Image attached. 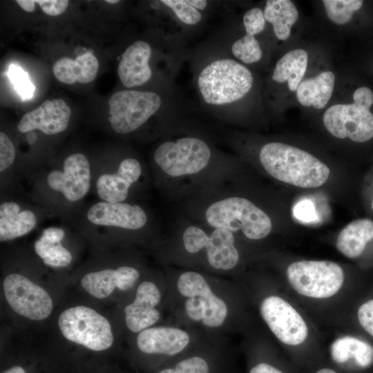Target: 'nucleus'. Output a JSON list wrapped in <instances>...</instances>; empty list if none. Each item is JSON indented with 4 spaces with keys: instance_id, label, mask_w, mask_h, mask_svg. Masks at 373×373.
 Returning a JSON list of instances; mask_svg holds the SVG:
<instances>
[{
    "instance_id": "nucleus-1",
    "label": "nucleus",
    "mask_w": 373,
    "mask_h": 373,
    "mask_svg": "<svg viewBox=\"0 0 373 373\" xmlns=\"http://www.w3.org/2000/svg\"><path fill=\"white\" fill-rule=\"evenodd\" d=\"M259 160L271 177L300 188L319 187L327 182L330 175L329 168L316 157L282 142L264 144L260 151Z\"/></svg>"
},
{
    "instance_id": "nucleus-2",
    "label": "nucleus",
    "mask_w": 373,
    "mask_h": 373,
    "mask_svg": "<svg viewBox=\"0 0 373 373\" xmlns=\"http://www.w3.org/2000/svg\"><path fill=\"white\" fill-rule=\"evenodd\" d=\"M251 71L231 59H218L200 72L198 86L204 101L211 105H223L240 99L251 89Z\"/></svg>"
},
{
    "instance_id": "nucleus-3",
    "label": "nucleus",
    "mask_w": 373,
    "mask_h": 373,
    "mask_svg": "<svg viewBox=\"0 0 373 373\" xmlns=\"http://www.w3.org/2000/svg\"><path fill=\"white\" fill-rule=\"evenodd\" d=\"M205 218L215 229L236 232L241 231L251 240H260L269 234L272 222L269 216L250 200L229 197L212 203Z\"/></svg>"
},
{
    "instance_id": "nucleus-4",
    "label": "nucleus",
    "mask_w": 373,
    "mask_h": 373,
    "mask_svg": "<svg viewBox=\"0 0 373 373\" xmlns=\"http://www.w3.org/2000/svg\"><path fill=\"white\" fill-rule=\"evenodd\" d=\"M58 327L65 338L94 352L108 350L113 343L108 321L88 307L65 309L58 318Z\"/></svg>"
},
{
    "instance_id": "nucleus-5",
    "label": "nucleus",
    "mask_w": 373,
    "mask_h": 373,
    "mask_svg": "<svg viewBox=\"0 0 373 373\" xmlns=\"http://www.w3.org/2000/svg\"><path fill=\"white\" fill-rule=\"evenodd\" d=\"M287 277L298 294L314 298H326L342 287L344 274L341 267L328 260H300L291 263Z\"/></svg>"
},
{
    "instance_id": "nucleus-6",
    "label": "nucleus",
    "mask_w": 373,
    "mask_h": 373,
    "mask_svg": "<svg viewBox=\"0 0 373 373\" xmlns=\"http://www.w3.org/2000/svg\"><path fill=\"white\" fill-rule=\"evenodd\" d=\"M153 157L164 173L181 177L202 171L209 164L211 150L203 140L186 137L162 143Z\"/></svg>"
},
{
    "instance_id": "nucleus-7",
    "label": "nucleus",
    "mask_w": 373,
    "mask_h": 373,
    "mask_svg": "<svg viewBox=\"0 0 373 373\" xmlns=\"http://www.w3.org/2000/svg\"><path fill=\"white\" fill-rule=\"evenodd\" d=\"M160 105V96L153 92L118 91L108 100V121L115 132L128 133L143 125Z\"/></svg>"
},
{
    "instance_id": "nucleus-8",
    "label": "nucleus",
    "mask_w": 373,
    "mask_h": 373,
    "mask_svg": "<svg viewBox=\"0 0 373 373\" xmlns=\"http://www.w3.org/2000/svg\"><path fill=\"white\" fill-rule=\"evenodd\" d=\"M3 287L7 303L19 315L41 321L51 314L53 304L49 294L26 276L8 274L3 280Z\"/></svg>"
},
{
    "instance_id": "nucleus-9",
    "label": "nucleus",
    "mask_w": 373,
    "mask_h": 373,
    "mask_svg": "<svg viewBox=\"0 0 373 373\" xmlns=\"http://www.w3.org/2000/svg\"><path fill=\"white\" fill-rule=\"evenodd\" d=\"M370 108L355 102L332 105L323 114L324 126L336 138L367 142L373 137V114Z\"/></svg>"
},
{
    "instance_id": "nucleus-10",
    "label": "nucleus",
    "mask_w": 373,
    "mask_h": 373,
    "mask_svg": "<svg viewBox=\"0 0 373 373\" xmlns=\"http://www.w3.org/2000/svg\"><path fill=\"white\" fill-rule=\"evenodd\" d=\"M185 249L196 253L205 248L209 263L215 269L228 270L239 260V253L234 245L233 233L222 229H215L210 236L202 229L189 226L183 233Z\"/></svg>"
},
{
    "instance_id": "nucleus-11",
    "label": "nucleus",
    "mask_w": 373,
    "mask_h": 373,
    "mask_svg": "<svg viewBox=\"0 0 373 373\" xmlns=\"http://www.w3.org/2000/svg\"><path fill=\"white\" fill-rule=\"evenodd\" d=\"M260 313L274 334L283 343L298 345L308 334L306 323L299 313L280 297L271 296L260 305Z\"/></svg>"
},
{
    "instance_id": "nucleus-12",
    "label": "nucleus",
    "mask_w": 373,
    "mask_h": 373,
    "mask_svg": "<svg viewBox=\"0 0 373 373\" xmlns=\"http://www.w3.org/2000/svg\"><path fill=\"white\" fill-rule=\"evenodd\" d=\"M49 187L70 202L82 199L90 186V166L87 157L77 153L68 156L63 171L53 170L47 176Z\"/></svg>"
},
{
    "instance_id": "nucleus-13",
    "label": "nucleus",
    "mask_w": 373,
    "mask_h": 373,
    "mask_svg": "<svg viewBox=\"0 0 373 373\" xmlns=\"http://www.w3.org/2000/svg\"><path fill=\"white\" fill-rule=\"evenodd\" d=\"M70 114L71 110L64 100L47 99L39 107L25 113L17 128L23 133L39 129L46 135L57 134L68 127Z\"/></svg>"
},
{
    "instance_id": "nucleus-14",
    "label": "nucleus",
    "mask_w": 373,
    "mask_h": 373,
    "mask_svg": "<svg viewBox=\"0 0 373 373\" xmlns=\"http://www.w3.org/2000/svg\"><path fill=\"white\" fill-rule=\"evenodd\" d=\"M86 216L96 225L131 230L142 228L147 222V216L141 207L123 202H97L89 208Z\"/></svg>"
},
{
    "instance_id": "nucleus-15",
    "label": "nucleus",
    "mask_w": 373,
    "mask_h": 373,
    "mask_svg": "<svg viewBox=\"0 0 373 373\" xmlns=\"http://www.w3.org/2000/svg\"><path fill=\"white\" fill-rule=\"evenodd\" d=\"M185 302L188 316L193 321H202L211 327H218L224 322L227 307L225 303L211 291L204 278L201 279L189 291Z\"/></svg>"
},
{
    "instance_id": "nucleus-16",
    "label": "nucleus",
    "mask_w": 373,
    "mask_h": 373,
    "mask_svg": "<svg viewBox=\"0 0 373 373\" xmlns=\"http://www.w3.org/2000/svg\"><path fill=\"white\" fill-rule=\"evenodd\" d=\"M160 298V290L154 283H142L137 287L134 301L124 308L127 327L136 333L155 324L160 318V313L155 307Z\"/></svg>"
},
{
    "instance_id": "nucleus-17",
    "label": "nucleus",
    "mask_w": 373,
    "mask_h": 373,
    "mask_svg": "<svg viewBox=\"0 0 373 373\" xmlns=\"http://www.w3.org/2000/svg\"><path fill=\"white\" fill-rule=\"evenodd\" d=\"M140 276L138 271L128 266L107 269L86 274L81 279L82 287L92 296L104 298L115 289L126 291L133 287Z\"/></svg>"
},
{
    "instance_id": "nucleus-18",
    "label": "nucleus",
    "mask_w": 373,
    "mask_h": 373,
    "mask_svg": "<svg viewBox=\"0 0 373 373\" xmlns=\"http://www.w3.org/2000/svg\"><path fill=\"white\" fill-rule=\"evenodd\" d=\"M141 165L135 158L123 160L115 173L101 175L96 182L98 195L104 202H122L126 200L131 184L137 181Z\"/></svg>"
},
{
    "instance_id": "nucleus-19",
    "label": "nucleus",
    "mask_w": 373,
    "mask_h": 373,
    "mask_svg": "<svg viewBox=\"0 0 373 373\" xmlns=\"http://www.w3.org/2000/svg\"><path fill=\"white\" fill-rule=\"evenodd\" d=\"M151 55L150 45L144 41H137L130 45L122 55L118 64V75L126 87L141 86L151 77L149 65Z\"/></svg>"
},
{
    "instance_id": "nucleus-20",
    "label": "nucleus",
    "mask_w": 373,
    "mask_h": 373,
    "mask_svg": "<svg viewBox=\"0 0 373 373\" xmlns=\"http://www.w3.org/2000/svg\"><path fill=\"white\" fill-rule=\"evenodd\" d=\"M189 336L184 331L170 327H149L137 337L139 350L146 354L175 355L184 349Z\"/></svg>"
},
{
    "instance_id": "nucleus-21",
    "label": "nucleus",
    "mask_w": 373,
    "mask_h": 373,
    "mask_svg": "<svg viewBox=\"0 0 373 373\" xmlns=\"http://www.w3.org/2000/svg\"><path fill=\"white\" fill-rule=\"evenodd\" d=\"M99 68L97 57L90 52L79 55L75 59L62 57L52 67L55 77L61 82L73 84L75 82L88 84L96 77Z\"/></svg>"
},
{
    "instance_id": "nucleus-22",
    "label": "nucleus",
    "mask_w": 373,
    "mask_h": 373,
    "mask_svg": "<svg viewBox=\"0 0 373 373\" xmlns=\"http://www.w3.org/2000/svg\"><path fill=\"white\" fill-rule=\"evenodd\" d=\"M335 86V75L323 71L314 77L303 80L296 90V99L303 106L322 109L329 102Z\"/></svg>"
},
{
    "instance_id": "nucleus-23",
    "label": "nucleus",
    "mask_w": 373,
    "mask_h": 373,
    "mask_svg": "<svg viewBox=\"0 0 373 373\" xmlns=\"http://www.w3.org/2000/svg\"><path fill=\"white\" fill-rule=\"evenodd\" d=\"M37 218L30 210L21 211L15 202L0 205V240H11L29 233L35 226Z\"/></svg>"
},
{
    "instance_id": "nucleus-24",
    "label": "nucleus",
    "mask_w": 373,
    "mask_h": 373,
    "mask_svg": "<svg viewBox=\"0 0 373 373\" xmlns=\"http://www.w3.org/2000/svg\"><path fill=\"white\" fill-rule=\"evenodd\" d=\"M373 239V221L357 219L345 226L338 233L336 247L345 256L354 258L359 256L366 245Z\"/></svg>"
},
{
    "instance_id": "nucleus-25",
    "label": "nucleus",
    "mask_w": 373,
    "mask_h": 373,
    "mask_svg": "<svg viewBox=\"0 0 373 373\" xmlns=\"http://www.w3.org/2000/svg\"><path fill=\"white\" fill-rule=\"evenodd\" d=\"M308 54L306 50L297 48L290 50L280 57L276 64L272 79L277 83L287 82L290 91H296L306 73Z\"/></svg>"
},
{
    "instance_id": "nucleus-26",
    "label": "nucleus",
    "mask_w": 373,
    "mask_h": 373,
    "mask_svg": "<svg viewBox=\"0 0 373 373\" xmlns=\"http://www.w3.org/2000/svg\"><path fill=\"white\" fill-rule=\"evenodd\" d=\"M265 20L272 24L278 40L285 41L291 35V27L298 19V11L290 0H268L263 10Z\"/></svg>"
},
{
    "instance_id": "nucleus-27",
    "label": "nucleus",
    "mask_w": 373,
    "mask_h": 373,
    "mask_svg": "<svg viewBox=\"0 0 373 373\" xmlns=\"http://www.w3.org/2000/svg\"><path fill=\"white\" fill-rule=\"evenodd\" d=\"M332 359L338 363L354 358L361 367H368L373 363V347L356 337L345 336L335 340L330 347Z\"/></svg>"
},
{
    "instance_id": "nucleus-28",
    "label": "nucleus",
    "mask_w": 373,
    "mask_h": 373,
    "mask_svg": "<svg viewBox=\"0 0 373 373\" xmlns=\"http://www.w3.org/2000/svg\"><path fill=\"white\" fill-rule=\"evenodd\" d=\"M34 249L44 262L50 267H64L72 261L71 253L61 242L50 240L41 236L35 242Z\"/></svg>"
},
{
    "instance_id": "nucleus-29",
    "label": "nucleus",
    "mask_w": 373,
    "mask_h": 373,
    "mask_svg": "<svg viewBox=\"0 0 373 373\" xmlns=\"http://www.w3.org/2000/svg\"><path fill=\"white\" fill-rule=\"evenodd\" d=\"M323 4L328 19L337 25L349 23L354 13L363 6L361 0H323Z\"/></svg>"
},
{
    "instance_id": "nucleus-30",
    "label": "nucleus",
    "mask_w": 373,
    "mask_h": 373,
    "mask_svg": "<svg viewBox=\"0 0 373 373\" xmlns=\"http://www.w3.org/2000/svg\"><path fill=\"white\" fill-rule=\"evenodd\" d=\"M233 55L245 64L258 62L262 57V49L255 36L246 34L231 46Z\"/></svg>"
},
{
    "instance_id": "nucleus-31",
    "label": "nucleus",
    "mask_w": 373,
    "mask_h": 373,
    "mask_svg": "<svg viewBox=\"0 0 373 373\" xmlns=\"http://www.w3.org/2000/svg\"><path fill=\"white\" fill-rule=\"evenodd\" d=\"M8 75L22 99H30L33 96L35 86L30 82L28 73L21 67L11 64L9 66Z\"/></svg>"
},
{
    "instance_id": "nucleus-32",
    "label": "nucleus",
    "mask_w": 373,
    "mask_h": 373,
    "mask_svg": "<svg viewBox=\"0 0 373 373\" xmlns=\"http://www.w3.org/2000/svg\"><path fill=\"white\" fill-rule=\"evenodd\" d=\"M170 8L183 23L188 25L198 23L202 19L200 12L187 3L186 0H162Z\"/></svg>"
},
{
    "instance_id": "nucleus-33",
    "label": "nucleus",
    "mask_w": 373,
    "mask_h": 373,
    "mask_svg": "<svg viewBox=\"0 0 373 373\" xmlns=\"http://www.w3.org/2000/svg\"><path fill=\"white\" fill-rule=\"evenodd\" d=\"M158 373H209V366L204 358L193 356L181 361L173 368H166Z\"/></svg>"
},
{
    "instance_id": "nucleus-34",
    "label": "nucleus",
    "mask_w": 373,
    "mask_h": 373,
    "mask_svg": "<svg viewBox=\"0 0 373 373\" xmlns=\"http://www.w3.org/2000/svg\"><path fill=\"white\" fill-rule=\"evenodd\" d=\"M247 34L256 35L263 31L265 27V18L263 11L259 8L247 10L242 18Z\"/></svg>"
},
{
    "instance_id": "nucleus-35",
    "label": "nucleus",
    "mask_w": 373,
    "mask_h": 373,
    "mask_svg": "<svg viewBox=\"0 0 373 373\" xmlns=\"http://www.w3.org/2000/svg\"><path fill=\"white\" fill-rule=\"evenodd\" d=\"M15 159V149L10 139L2 131L0 133V171L9 168Z\"/></svg>"
},
{
    "instance_id": "nucleus-36",
    "label": "nucleus",
    "mask_w": 373,
    "mask_h": 373,
    "mask_svg": "<svg viewBox=\"0 0 373 373\" xmlns=\"http://www.w3.org/2000/svg\"><path fill=\"white\" fill-rule=\"evenodd\" d=\"M294 216L306 222H314L316 220V213L314 204L309 200L298 202L293 209Z\"/></svg>"
},
{
    "instance_id": "nucleus-37",
    "label": "nucleus",
    "mask_w": 373,
    "mask_h": 373,
    "mask_svg": "<svg viewBox=\"0 0 373 373\" xmlns=\"http://www.w3.org/2000/svg\"><path fill=\"white\" fill-rule=\"evenodd\" d=\"M358 319L362 327L373 336V299L364 303L358 308Z\"/></svg>"
},
{
    "instance_id": "nucleus-38",
    "label": "nucleus",
    "mask_w": 373,
    "mask_h": 373,
    "mask_svg": "<svg viewBox=\"0 0 373 373\" xmlns=\"http://www.w3.org/2000/svg\"><path fill=\"white\" fill-rule=\"evenodd\" d=\"M41 10L50 16H57L66 10L69 1L67 0H37Z\"/></svg>"
},
{
    "instance_id": "nucleus-39",
    "label": "nucleus",
    "mask_w": 373,
    "mask_h": 373,
    "mask_svg": "<svg viewBox=\"0 0 373 373\" xmlns=\"http://www.w3.org/2000/svg\"><path fill=\"white\" fill-rule=\"evenodd\" d=\"M352 97L354 102L369 108L373 104V93L371 89L366 86L356 88Z\"/></svg>"
},
{
    "instance_id": "nucleus-40",
    "label": "nucleus",
    "mask_w": 373,
    "mask_h": 373,
    "mask_svg": "<svg viewBox=\"0 0 373 373\" xmlns=\"http://www.w3.org/2000/svg\"><path fill=\"white\" fill-rule=\"evenodd\" d=\"M249 373H283L278 369L265 363L254 366Z\"/></svg>"
},
{
    "instance_id": "nucleus-41",
    "label": "nucleus",
    "mask_w": 373,
    "mask_h": 373,
    "mask_svg": "<svg viewBox=\"0 0 373 373\" xmlns=\"http://www.w3.org/2000/svg\"><path fill=\"white\" fill-rule=\"evenodd\" d=\"M16 2L26 12H32L35 8L36 1L32 0H17Z\"/></svg>"
},
{
    "instance_id": "nucleus-42",
    "label": "nucleus",
    "mask_w": 373,
    "mask_h": 373,
    "mask_svg": "<svg viewBox=\"0 0 373 373\" xmlns=\"http://www.w3.org/2000/svg\"><path fill=\"white\" fill-rule=\"evenodd\" d=\"M186 1L197 10H204L207 6V1L205 0H186Z\"/></svg>"
},
{
    "instance_id": "nucleus-43",
    "label": "nucleus",
    "mask_w": 373,
    "mask_h": 373,
    "mask_svg": "<svg viewBox=\"0 0 373 373\" xmlns=\"http://www.w3.org/2000/svg\"><path fill=\"white\" fill-rule=\"evenodd\" d=\"M1 373H28L26 369L19 365H15L3 370Z\"/></svg>"
},
{
    "instance_id": "nucleus-44",
    "label": "nucleus",
    "mask_w": 373,
    "mask_h": 373,
    "mask_svg": "<svg viewBox=\"0 0 373 373\" xmlns=\"http://www.w3.org/2000/svg\"><path fill=\"white\" fill-rule=\"evenodd\" d=\"M316 373H336V372L332 369L323 368V369L319 370L318 372H316Z\"/></svg>"
},
{
    "instance_id": "nucleus-45",
    "label": "nucleus",
    "mask_w": 373,
    "mask_h": 373,
    "mask_svg": "<svg viewBox=\"0 0 373 373\" xmlns=\"http://www.w3.org/2000/svg\"><path fill=\"white\" fill-rule=\"evenodd\" d=\"M106 1L109 3H117L119 2L118 0H106Z\"/></svg>"
},
{
    "instance_id": "nucleus-46",
    "label": "nucleus",
    "mask_w": 373,
    "mask_h": 373,
    "mask_svg": "<svg viewBox=\"0 0 373 373\" xmlns=\"http://www.w3.org/2000/svg\"><path fill=\"white\" fill-rule=\"evenodd\" d=\"M372 208L373 209V200H372Z\"/></svg>"
}]
</instances>
